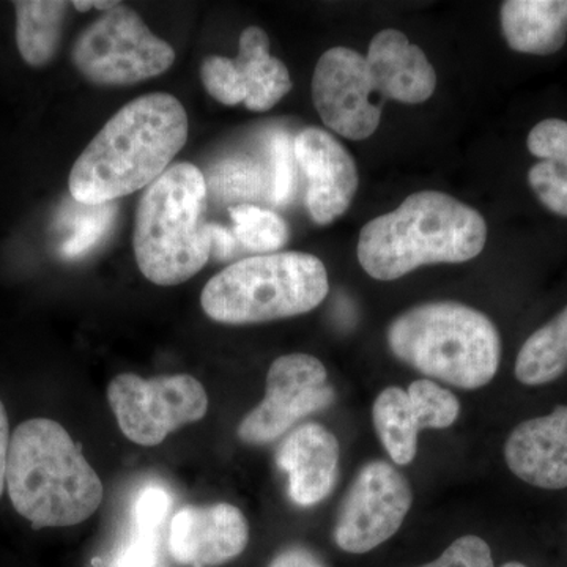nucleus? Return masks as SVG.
Listing matches in <instances>:
<instances>
[{"label":"nucleus","mask_w":567,"mask_h":567,"mask_svg":"<svg viewBox=\"0 0 567 567\" xmlns=\"http://www.w3.org/2000/svg\"><path fill=\"white\" fill-rule=\"evenodd\" d=\"M412 503V487L401 472L385 461L369 462L339 509L336 544L347 554L374 550L399 532Z\"/></svg>","instance_id":"10"},{"label":"nucleus","mask_w":567,"mask_h":567,"mask_svg":"<svg viewBox=\"0 0 567 567\" xmlns=\"http://www.w3.org/2000/svg\"><path fill=\"white\" fill-rule=\"evenodd\" d=\"M71 6L74 7V10L81 11V13H85V11L93 9L92 0H89V2H82V0H74V2H71Z\"/></svg>","instance_id":"33"},{"label":"nucleus","mask_w":567,"mask_h":567,"mask_svg":"<svg viewBox=\"0 0 567 567\" xmlns=\"http://www.w3.org/2000/svg\"><path fill=\"white\" fill-rule=\"evenodd\" d=\"M118 427L141 446H156L171 432L203 420L208 395L192 375H163L145 380L121 374L107 388Z\"/></svg>","instance_id":"8"},{"label":"nucleus","mask_w":567,"mask_h":567,"mask_svg":"<svg viewBox=\"0 0 567 567\" xmlns=\"http://www.w3.org/2000/svg\"><path fill=\"white\" fill-rule=\"evenodd\" d=\"M169 511L156 499L133 505V529L114 558V567H162L159 536Z\"/></svg>","instance_id":"22"},{"label":"nucleus","mask_w":567,"mask_h":567,"mask_svg":"<svg viewBox=\"0 0 567 567\" xmlns=\"http://www.w3.org/2000/svg\"><path fill=\"white\" fill-rule=\"evenodd\" d=\"M234 63L249 111L271 110L292 89L289 70L279 59L271 58L270 39L256 25L241 33Z\"/></svg>","instance_id":"19"},{"label":"nucleus","mask_w":567,"mask_h":567,"mask_svg":"<svg viewBox=\"0 0 567 567\" xmlns=\"http://www.w3.org/2000/svg\"><path fill=\"white\" fill-rule=\"evenodd\" d=\"M207 182L192 163L173 164L142 194L133 248L140 270L156 286H177L212 257Z\"/></svg>","instance_id":"4"},{"label":"nucleus","mask_w":567,"mask_h":567,"mask_svg":"<svg viewBox=\"0 0 567 567\" xmlns=\"http://www.w3.org/2000/svg\"><path fill=\"white\" fill-rule=\"evenodd\" d=\"M13 6L22 61L37 69L47 65L59 50L70 3L62 0H18Z\"/></svg>","instance_id":"20"},{"label":"nucleus","mask_w":567,"mask_h":567,"mask_svg":"<svg viewBox=\"0 0 567 567\" xmlns=\"http://www.w3.org/2000/svg\"><path fill=\"white\" fill-rule=\"evenodd\" d=\"M293 145L286 134H276L271 141V162H274V203L286 205L293 192Z\"/></svg>","instance_id":"29"},{"label":"nucleus","mask_w":567,"mask_h":567,"mask_svg":"<svg viewBox=\"0 0 567 567\" xmlns=\"http://www.w3.org/2000/svg\"><path fill=\"white\" fill-rule=\"evenodd\" d=\"M486 241L480 212L450 194L421 192L365 224L357 254L371 278L395 281L424 265L468 262Z\"/></svg>","instance_id":"2"},{"label":"nucleus","mask_w":567,"mask_h":567,"mask_svg":"<svg viewBox=\"0 0 567 567\" xmlns=\"http://www.w3.org/2000/svg\"><path fill=\"white\" fill-rule=\"evenodd\" d=\"M388 346L402 363L461 390L491 383L502 361V338L484 312L457 301H431L395 317Z\"/></svg>","instance_id":"5"},{"label":"nucleus","mask_w":567,"mask_h":567,"mask_svg":"<svg viewBox=\"0 0 567 567\" xmlns=\"http://www.w3.org/2000/svg\"><path fill=\"white\" fill-rule=\"evenodd\" d=\"M380 95L406 104L427 102L436 87V73L421 48L404 33L386 29L377 33L365 55Z\"/></svg>","instance_id":"17"},{"label":"nucleus","mask_w":567,"mask_h":567,"mask_svg":"<svg viewBox=\"0 0 567 567\" xmlns=\"http://www.w3.org/2000/svg\"><path fill=\"white\" fill-rule=\"evenodd\" d=\"M328 292L327 268L319 257L275 252L224 268L204 287L200 303L215 322L262 323L311 312Z\"/></svg>","instance_id":"6"},{"label":"nucleus","mask_w":567,"mask_h":567,"mask_svg":"<svg viewBox=\"0 0 567 567\" xmlns=\"http://www.w3.org/2000/svg\"><path fill=\"white\" fill-rule=\"evenodd\" d=\"M188 115L171 93L133 100L107 121L70 174L78 204H110L147 188L171 167L188 140Z\"/></svg>","instance_id":"1"},{"label":"nucleus","mask_w":567,"mask_h":567,"mask_svg":"<svg viewBox=\"0 0 567 567\" xmlns=\"http://www.w3.org/2000/svg\"><path fill=\"white\" fill-rule=\"evenodd\" d=\"M212 256L216 260H226L235 252L237 238L230 230L224 229L219 224L210 223Z\"/></svg>","instance_id":"31"},{"label":"nucleus","mask_w":567,"mask_h":567,"mask_svg":"<svg viewBox=\"0 0 567 567\" xmlns=\"http://www.w3.org/2000/svg\"><path fill=\"white\" fill-rule=\"evenodd\" d=\"M71 59L82 76L93 84L123 87L169 70L175 52L169 43L153 35L136 11L121 3L104 11L81 32Z\"/></svg>","instance_id":"7"},{"label":"nucleus","mask_w":567,"mask_h":567,"mask_svg":"<svg viewBox=\"0 0 567 567\" xmlns=\"http://www.w3.org/2000/svg\"><path fill=\"white\" fill-rule=\"evenodd\" d=\"M502 567H527V566L522 565V563L511 561V563H506V565H503Z\"/></svg>","instance_id":"34"},{"label":"nucleus","mask_w":567,"mask_h":567,"mask_svg":"<svg viewBox=\"0 0 567 567\" xmlns=\"http://www.w3.org/2000/svg\"><path fill=\"white\" fill-rule=\"evenodd\" d=\"M248 540V520L227 503L185 506L171 522V555L186 567L221 566L240 557Z\"/></svg>","instance_id":"13"},{"label":"nucleus","mask_w":567,"mask_h":567,"mask_svg":"<svg viewBox=\"0 0 567 567\" xmlns=\"http://www.w3.org/2000/svg\"><path fill=\"white\" fill-rule=\"evenodd\" d=\"M114 215L115 207L111 203L95 205V207L87 205V212L80 213L74 219V233L61 248L63 256L66 259L84 256L89 249L102 240L103 235L110 229Z\"/></svg>","instance_id":"24"},{"label":"nucleus","mask_w":567,"mask_h":567,"mask_svg":"<svg viewBox=\"0 0 567 567\" xmlns=\"http://www.w3.org/2000/svg\"><path fill=\"white\" fill-rule=\"evenodd\" d=\"M229 213L235 238L246 249L265 256L278 251L289 241V226L278 213L249 204L235 205Z\"/></svg>","instance_id":"23"},{"label":"nucleus","mask_w":567,"mask_h":567,"mask_svg":"<svg viewBox=\"0 0 567 567\" xmlns=\"http://www.w3.org/2000/svg\"><path fill=\"white\" fill-rule=\"evenodd\" d=\"M528 151L540 158L567 167V122L547 118L537 123L528 134Z\"/></svg>","instance_id":"27"},{"label":"nucleus","mask_w":567,"mask_h":567,"mask_svg":"<svg viewBox=\"0 0 567 567\" xmlns=\"http://www.w3.org/2000/svg\"><path fill=\"white\" fill-rule=\"evenodd\" d=\"M268 567H327L322 559L305 547H289L279 551Z\"/></svg>","instance_id":"30"},{"label":"nucleus","mask_w":567,"mask_h":567,"mask_svg":"<svg viewBox=\"0 0 567 567\" xmlns=\"http://www.w3.org/2000/svg\"><path fill=\"white\" fill-rule=\"evenodd\" d=\"M312 100L324 125L350 141H364L377 132L386 102L364 55L344 47L331 48L317 62Z\"/></svg>","instance_id":"11"},{"label":"nucleus","mask_w":567,"mask_h":567,"mask_svg":"<svg viewBox=\"0 0 567 567\" xmlns=\"http://www.w3.org/2000/svg\"><path fill=\"white\" fill-rule=\"evenodd\" d=\"M458 415L461 404L456 395L427 379L416 380L406 391L386 388L372 406L377 435L398 465L412 464L421 431L451 427Z\"/></svg>","instance_id":"12"},{"label":"nucleus","mask_w":567,"mask_h":567,"mask_svg":"<svg viewBox=\"0 0 567 567\" xmlns=\"http://www.w3.org/2000/svg\"><path fill=\"white\" fill-rule=\"evenodd\" d=\"M505 458L511 472L529 486L566 488L567 405L518 424L507 436Z\"/></svg>","instance_id":"15"},{"label":"nucleus","mask_w":567,"mask_h":567,"mask_svg":"<svg viewBox=\"0 0 567 567\" xmlns=\"http://www.w3.org/2000/svg\"><path fill=\"white\" fill-rule=\"evenodd\" d=\"M339 442L322 424L295 429L276 454V464L286 472L290 499L295 505H319L333 492L339 472Z\"/></svg>","instance_id":"16"},{"label":"nucleus","mask_w":567,"mask_h":567,"mask_svg":"<svg viewBox=\"0 0 567 567\" xmlns=\"http://www.w3.org/2000/svg\"><path fill=\"white\" fill-rule=\"evenodd\" d=\"M499 17L513 51L550 55L566 44L567 0H507Z\"/></svg>","instance_id":"18"},{"label":"nucleus","mask_w":567,"mask_h":567,"mask_svg":"<svg viewBox=\"0 0 567 567\" xmlns=\"http://www.w3.org/2000/svg\"><path fill=\"white\" fill-rule=\"evenodd\" d=\"M10 425L6 405L0 401V496L7 486V464H9Z\"/></svg>","instance_id":"32"},{"label":"nucleus","mask_w":567,"mask_h":567,"mask_svg":"<svg viewBox=\"0 0 567 567\" xmlns=\"http://www.w3.org/2000/svg\"><path fill=\"white\" fill-rule=\"evenodd\" d=\"M421 567H494L491 547L480 536H462L435 561Z\"/></svg>","instance_id":"28"},{"label":"nucleus","mask_w":567,"mask_h":567,"mask_svg":"<svg viewBox=\"0 0 567 567\" xmlns=\"http://www.w3.org/2000/svg\"><path fill=\"white\" fill-rule=\"evenodd\" d=\"M334 399L322 361L311 354H284L271 364L264 401L241 421L238 436L248 445H267L298 421L333 405Z\"/></svg>","instance_id":"9"},{"label":"nucleus","mask_w":567,"mask_h":567,"mask_svg":"<svg viewBox=\"0 0 567 567\" xmlns=\"http://www.w3.org/2000/svg\"><path fill=\"white\" fill-rule=\"evenodd\" d=\"M200 80L216 102L226 104V106L245 103L246 93L238 81L234 59L208 55L200 66Z\"/></svg>","instance_id":"25"},{"label":"nucleus","mask_w":567,"mask_h":567,"mask_svg":"<svg viewBox=\"0 0 567 567\" xmlns=\"http://www.w3.org/2000/svg\"><path fill=\"white\" fill-rule=\"evenodd\" d=\"M567 371V306L522 346L516 379L527 386L547 385Z\"/></svg>","instance_id":"21"},{"label":"nucleus","mask_w":567,"mask_h":567,"mask_svg":"<svg viewBox=\"0 0 567 567\" xmlns=\"http://www.w3.org/2000/svg\"><path fill=\"white\" fill-rule=\"evenodd\" d=\"M528 183L548 210L567 216V167L551 162H539L529 169Z\"/></svg>","instance_id":"26"},{"label":"nucleus","mask_w":567,"mask_h":567,"mask_svg":"<svg viewBox=\"0 0 567 567\" xmlns=\"http://www.w3.org/2000/svg\"><path fill=\"white\" fill-rule=\"evenodd\" d=\"M7 487L11 505L33 528L81 524L103 502V484L62 424L33 417L10 440Z\"/></svg>","instance_id":"3"},{"label":"nucleus","mask_w":567,"mask_h":567,"mask_svg":"<svg viewBox=\"0 0 567 567\" xmlns=\"http://www.w3.org/2000/svg\"><path fill=\"white\" fill-rule=\"evenodd\" d=\"M293 155L308 177V210L317 224L344 215L357 194V164L333 134L306 128L293 142Z\"/></svg>","instance_id":"14"}]
</instances>
